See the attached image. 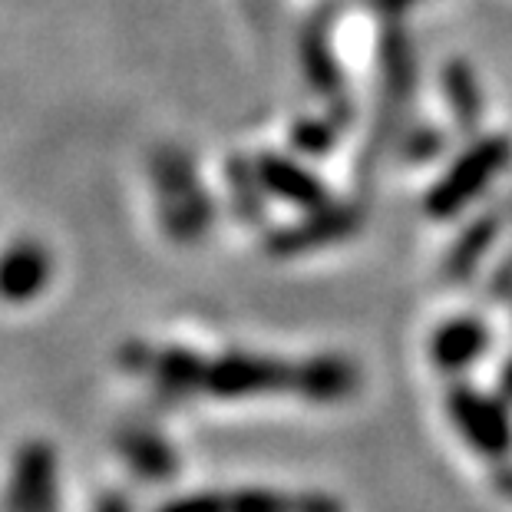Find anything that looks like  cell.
Here are the masks:
<instances>
[{
  "label": "cell",
  "mask_w": 512,
  "mask_h": 512,
  "mask_svg": "<svg viewBox=\"0 0 512 512\" xmlns=\"http://www.w3.org/2000/svg\"><path fill=\"white\" fill-rule=\"evenodd\" d=\"M450 413L460 433L470 440L479 453H506L512 443V427L506 407L493 397L476 394L470 387H456L450 394Z\"/></svg>",
  "instance_id": "cell-5"
},
{
  "label": "cell",
  "mask_w": 512,
  "mask_h": 512,
  "mask_svg": "<svg viewBox=\"0 0 512 512\" xmlns=\"http://www.w3.org/2000/svg\"><path fill=\"white\" fill-rule=\"evenodd\" d=\"M159 185V212L176 242H199L212 225V199L195 176L192 159L182 149H159L152 159Z\"/></svg>",
  "instance_id": "cell-2"
},
{
  "label": "cell",
  "mask_w": 512,
  "mask_h": 512,
  "mask_svg": "<svg viewBox=\"0 0 512 512\" xmlns=\"http://www.w3.org/2000/svg\"><path fill=\"white\" fill-rule=\"evenodd\" d=\"M202 390L215 397H258V394H298V364L265 354H222L205 361Z\"/></svg>",
  "instance_id": "cell-3"
},
{
  "label": "cell",
  "mask_w": 512,
  "mask_h": 512,
  "mask_svg": "<svg viewBox=\"0 0 512 512\" xmlns=\"http://www.w3.org/2000/svg\"><path fill=\"white\" fill-rule=\"evenodd\" d=\"M509 291H512V258L506 265H499L493 275V294H509Z\"/></svg>",
  "instance_id": "cell-15"
},
{
  "label": "cell",
  "mask_w": 512,
  "mask_h": 512,
  "mask_svg": "<svg viewBox=\"0 0 512 512\" xmlns=\"http://www.w3.org/2000/svg\"><path fill=\"white\" fill-rule=\"evenodd\" d=\"M443 93L460 129L473 133L479 126V119H483V90H479L473 70L466 67V63L453 60L450 67L443 70Z\"/></svg>",
  "instance_id": "cell-12"
},
{
  "label": "cell",
  "mask_w": 512,
  "mask_h": 512,
  "mask_svg": "<svg viewBox=\"0 0 512 512\" xmlns=\"http://www.w3.org/2000/svg\"><path fill=\"white\" fill-rule=\"evenodd\" d=\"M486 347H489V331H486L483 321L479 318H453V321H446L433 331L430 357L440 370L456 374V370L473 367L479 357L486 354Z\"/></svg>",
  "instance_id": "cell-8"
},
{
  "label": "cell",
  "mask_w": 512,
  "mask_h": 512,
  "mask_svg": "<svg viewBox=\"0 0 512 512\" xmlns=\"http://www.w3.org/2000/svg\"><path fill=\"white\" fill-rule=\"evenodd\" d=\"M255 169H258V179H261V185H265L268 195L298 205V209H304V212H314V209H321V205L331 202L324 182L314 176L311 169H304L301 162H294L288 156L265 152V156L255 159Z\"/></svg>",
  "instance_id": "cell-7"
},
{
  "label": "cell",
  "mask_w": 512,
  "mask_h": 512,
  "mask_svg": "<svg viewBox=\"0 0 512 512\" xmlns=\"http://www.w3.org/2000/svg\"><path fill=\"white\" fill-rule=\"evenodd\" d=\"M512 166V139L509 136H483L453 159L443 179L427 192V212L433 219H453L466 205H473L489 185Z\"/></svg>",
  "instance_id": "cell-1"
},
{
  "label": "cell",
  "mask_w": 512,
  "mask_h": 512,
  "mask_svg": "<svg viewBox=\"0 0 512 512\" xmlns=\"http://www.w3.org/2000/svg\"><path fill=\"white\" fill-rule=\"evenodd\" d=\"M334 139H337V126L321 123V119H298L291 129V143L301 152H314V156L328 152Z\"/></svg>",
  "instance_id": "cell-14"
},
{
  "label": "cell",
  "mask_w": 512,
  "mask_h": 512,
  "mask_svg": "<svg viewBox=\"0 0 512 512\" xmlns=\"http://www.w3.org/2000/svg\"><path fill=\"white\" fill-rule=\"evenodd\" d=\"M53 258L34 238L14 242L0 252V298L10 304L34 301L50 285Z\"/></svg>",
  "instance_id": "cell-6"
},
{
  "label": "cell",
  "mask_w": 512,
  "mask_h": 512,
  "mask_svg": "<svg viewBox=\"0 0 512 512\" xmlns=\"http://www.w3.org/2000/svg\"><path fill=\"white\" fill-rule=\"evenodd\" d=\"M357 384H361V370L354 361L337 354H321L311 361L298 364V394L318 403H334L351 397Z\"/></svg>",
  "instance_id": "cell-9"
},
{
  "label": "cell",
  "mask_w": 512,
  "mask_h": 512,
  "mask_svg": "<svg viewBox=\"0 0 512 512\" xmlns=\"http://www.w3.org/2000/svg\"><path fill=\"white\" fill-rule=\"evenodd\" d=\"M496 238H499V219L496 215H479V219L453 242L450 258H446V278L460 281L466 275H473Z\"/></svg>",
  "instance_id": "cell-11"
},
{
  "label": "cell",
  "mask_w": 512,
  "mask_h": 512,
  "mask_svg": "<svg viewBox=\"0 0 512 512\" xmlns=\"http://www.w3.org/2000/svg\"><path fill=\"white\" fill-rule=\"evenodd\" d=\"M357 228H361V212H357L354 205L328 202V205H321V209L308 212L301 222H294L271 235L268 248L275 255H304V252H314V248L344 242Z\"/></svg>",
  "instance_id": "cell-4"
},
{
  "label": "cell",
  "mask_w": 512,
  "mask_h": 512,
  "mask_svg": "<svg viewBox=\"0 0 512 512\" xmlns=\"http://www.w3.org/2000/svg\"><path fill=\"white\" fill-rule=\"evenodd\" d=\"M301 67H304V76H308V83L318 93L324 96L341 93V86H344L341 63L334 57L328 27L324 24H311L308 34L301 37Z\"/></svg>",
  "instance_id": "cell-10"
},
{
  "label": "cell",
  "mask_w": 512,
  "mask_h": 512,
  "mask_svg": "<svg viewBox=\"0 0 512 512\" xmlns=\"http://www.w3.org/2000/svg\"><path fill=\"white\" fill-rule=\"evenodd\" d=\"M503 384H506V390L512 394V361L506 364V370H503Z\"/></svg>",
  "instance_id": "cell-16"
},
{
  "label": "cell",
  "mask_w": 512,
  "mask_h": 512,
  "mask_svg": "<svg viewBox=\"0 0 512 512\" xmlns=\"http://www.w3.org/2000/svg\"><path fill=\"white\" fill-rule=\"evenodd\" d=\"M228 192H232V205L238 209L245 222H258L261 219V195H265V185L258 179L255 166H245V162H228Z\"/></svg>",
  "instance_id": "cell-13"
}]
</instances>
